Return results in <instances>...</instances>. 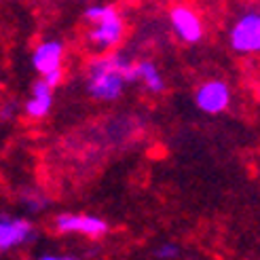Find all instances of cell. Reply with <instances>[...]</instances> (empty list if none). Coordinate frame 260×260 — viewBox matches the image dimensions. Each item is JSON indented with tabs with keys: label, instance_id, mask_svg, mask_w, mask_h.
<instances>
[{
	"label": "cell",
	"instance_id": "obj_1",
	"mask_svg": "<svg viewBox=\"0 0 260 260\" xmlns=\"http://www.w3.org/2000/svg\"><path fill=\"white\" fill-rule=\"evenodd\" d=\"M136 81V63L123 53H108L93 57L87 66L85 89L95 102H116L127 83Z\"/></svg>",
	"mask_w": 260,
	"mask_h": 260
},
{
	"label": "cell",
	"instance_id": "obj_10",
	"mask_svg": "<svg viewBox=\"0 0 260 260\" xmlns=\"http://www.w3.org/2000/svg\"><path fill=\"white\" fill-rule=\"evenodd\" d=\"M136 81H142L146 85V89L152 91V93H161V91L165 89L163 76H161L159 68L154 66L152 61H140V63H136Z\"/></svg>",
	"mask_w": 260,
	"mask_h": 260
},
{
	"label": "cell",
	"instance_id": "obj_4",
	"mask_svg": "<svg viewBox=\"0 0 260 260\" xmlns=\"http://www.w3.org/2000/svg\"><path fill=\"white\" fill-rule=\"evenodd\" d=\"M231 47L237 53L260 51V13H245L231 30Z\"/></svg>",
	"mask_w": 260,
	"mask_h": 260
},
{
	"label": "cell",
	"instance_id": "obj_6",
	"mask_svg": "<svg viewBox=\"0 0 260 260\" xmlns=\"http://www.w3.org/2000/svg\"><path fill=\"white\" fill-rule=\"evenodd\" d=\"M63 55H66V47L61 41L45 38L32 49V68L38 72V76L63 70Z\"/></svg>",
	"mask_w": 260,
	"mask_h": 260
},
{
	"label": "cell",
	"instance_id": "obj_7",
	"mask_svg": "<svg viewBox=\"0 0 260 260\" xmlns=\"http://www.w3.org/2000/svg\"><path fill=\"white\" fill-rule=\"evenodd\" d=\"M194 102H197V108L207 114L224 112L231 104V89L224 81H207L197 89Z\"/></svg>",
	"mask_w": 260,
	"mask_h": 260
},
{
	"label": "cell",
	"instance_id": "obj_3",
	"mask_svg": "<svg viewBox=\"0 0 260 260\" xmlns=\"http://www.w3.org/2000/svg\"><path fill=\"white\" fill-rule=\"evenodd\" d=\"M53 226L57 233H63V235H85L91 239L104 237L108 233V222L100 216H93V214L63 212V214L55 216Z\"/></svg>",
	"mask_w": 260,
	"mask_h": 260
},
{
	"label": "cell",
	"instance_id": "obj_13",
	"mask_svg": "<svg viewBox=\"0 0 260 260\" xmlns=\"http://www.w3.org/2000/svg\"><path fill=\"white\" fill-rule=\"evenodd\" d=\"M154 254H157L159 260H172V258H176L180 254V248H178L176 243H172V241H165L163 245H159Z\"/></svg>",
	"mask_w": 260,
	"mask_h": 260
},
{
	"label": "cell",
	"instance_id": "obj_9",
	"mask_svg": "<svg viewBox=\"0 0 260 260\" xmlns=\"http://www.w3.org/2000/svg\"><path fill=\"white\" fill-rule=\"evenodd\" d=\"M172 28L184 43H199L203 36V23L199 15L188 7H176L170 13Z\"/></svg>",
	"mask_w": 260,
	"mask_h": 260
},
{
	"label": "cell",
	"instance_id": "obj_8",
	"mask_svg": "<svg viewBox=\"0 0 260 260\" xmlns=\"http://www.w3.org/2000/svg\"><path fill=\"white\" fill-rule=\"evenodd\" d=\"M53 87H49L43 79L32 83L30 95L23 104V114L30 121H43L49 116L51 108H53Z\"/></svg>",
	"mask_w": 260,
	"mask_h": 260
},
{
	"label": "cell",
	"instance_id": "obj_2",
	"mask_svg": "<svg viewBox=\"0 0 260 260\" xmlns=\"http://www.w3.org/2000/svg\"><path fill=\"white\" fill-rule=\"evenodd\" d=\"M36 239V226L30 218L0 214V252H13Z\"/></svg>",
	"mask_w": 260,
	"mask_h": 260
},
{
	"label": "cell",
	"instance_id": "obj_15",
	"mask_svg": "<svg viewBox=\"0 0 260 260\" xmlns=\"http://www.w3.org/2000/svg\"><path fill=\"white\" fill-rule=\"evenodd\" d=\"M38 260H79V258L68 256V254H43V256H38Z\"/></svg>",
	"mask_w": 260,
	"mask_h": 260
},
{
	"label": "cell",
	"instance_id": "obj_11",
	"mask_svg": "<svg viewBox=\"0 0 260 260\" xmlns=\"http://www.w3.org/2000/svg\"><path fill=\"white\" fill-rule=\"evenodd\" d=\"M19 203L23 205V210H28L32 214H38V212H43L45 207L49 205V199L45 197L41 190H23L19 194Z\"/></svg>",
	"mask_w": 260,
	"mask_h": 260
},
{
	"label": "cell",
	"instance_id": "obj_5",
	"mask_svg": "<svg viewBox=\"0 0 260 260\" xmlns=\"http://www.w3.org/2000/svg\"><path fill=\"white\" fill-rule=\"evenodd\" d=\"M123 34H125V21L121 13L114 11L106 19L91 25V30L87 32V41L100 51H108L123 41Z\"/></svg>",
	"mask_w": 260,
	"mask_h": 260
},
{
	"label": "cell",
	"instance_id": "obj_14",
	"mask_svg": "<svg viewBox=\"0 0 260 260\" xmlns=\"http://www.w3.org/2000/svg\"><path fill=\"white\" fill-rule=\"evenodd\" d=\"M15 114H17V104L15 102H7L0 106V121L3 123H11L13 119H15Z\"/></svg>",
	"mask_w": 260,
	"mask_h": 260
},
{
	"label": "cell",
	"instance_id": "obj_12",
	"mask_svg": "<svg viewBox=\"0 0 260 260\" xmlns=\"http://www.w3.org/2000/svg\"><path fill=\"white\" fill-rule=\"evenodd\" d=\"M116 9L112 7V5H89L85 11H83V17H85V21L87 23H98V21H102V19H106L108 15H112Z\"/></svg>",
	"mask_w": 260,
	"mask_h": 260
}]
</instances>
